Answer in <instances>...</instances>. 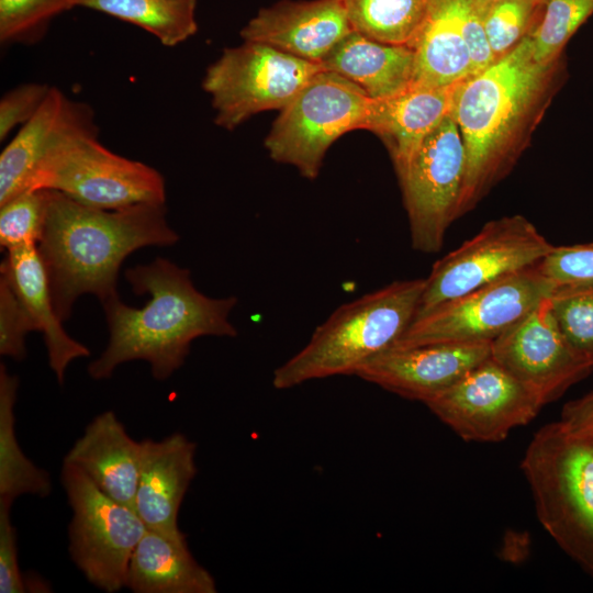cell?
I'll return each mask as SVG.
<instances>
[{"label":"cell","mask_w":593,"mask_h":593,"mask_svg":"<svg viewBox=\"0 0 593 593\" xmlns=\"http://www.w3.org/2000/svg\"><path fill=\"white\" fill-rule=\"evenodd\" d=\"M125 278L135 294L150 298L141 309L126 305L119 296L102 304L110 338L100 357L88 366L92 379H108L118 366L145 360L152 376L163 381L183 365L195 338L237 335L230 322L236 296L201 293L188 269L157 257L128 268Z\"/></svg>","instance_id":"cell-1"},{"label":"cell","mask_w":593,"mask_h":593,"mask_svg":"<svg viewBox=\"0 0 593 593\" xmlns=\"http://www.w3.org/2000/svg\"><path fill=\"white\" fill-rule=\"evenodd\" d=\"M178 239L166 220L165 204L143 203L109 211L49 190L37 250L58 317L68 320L81 294L91 293L101 304L119 296L118 273L130 254L146 246H171Z\"/></svg>","instance_id":"cell-2"},{"label":"cell","mask_w":593,"mask_h":593,"mask_svg":"<svg viewBox=\"0 0 593 593\" xmlns=\"http://www.w3.org/2000/svg\"><path fill=\"white\" fill-rule=\"evenodd\" d=\"M555 65L535 60L528 34L484 70L452 87L449 115L466 149L457 217L501 174L517 128L535 104Z\"/></svg>","instance_id":"cell-3"},{"label":"cell","mask_w":593,"mask_h":593,"mask_svg":"<svg viewBox=\"0 0 593 593\" xmlns=\"http://www.w3.org/2000/svg\"><path fill=\"white\" fill-rule=\"evenodd\" d=\"M425 278L396 280L338 306L306 345L279 366L272 385L286 390L358 368L390 348L414 320Z\"/></svg>","instance_id":"cell-4"},{"label":"cell","mask_w":593,"mask_h":593,"mask_svg":"<svg viewBox=\"0 0 593 593\" xmlns=\"http://www.w3.org/2000/svg\"><path fill=\"white\" fill-rule=\"evenodd\" d=\"M31 189L58 191L83 205L109 211L165 204L166 200L163 175L103 146L92 110L77 101L42 159Z\"/></svg>","instance_id":"cell-5"},{"label":"cell","mask_w":593,"mask_h":593,"mask_svg":"<svg viewBox=\"0 0 593 593\" xmlns=\"http://www.w3.org/2000/svg\"><path fill=\"white\" fill-rule=\"evenodd\" d=\"M521 468L542 528L593 579V441L560 419L548 423Z\"/></svg>","instance_id":"cell-6"},{"label":"cell","mask_w":593,"mask_h":593,"mask_svg":"<svg viewBox=\"0 0 593 593\" xmlns=\"http://www.w3.org/2000/svg\"><path fill=\"white\" fill-rule=\"evenodd\" d=\"M370 101L351 81L322 69L280 110L265 139L269 157L315 179L334 142L365 127Z\"/></svg>","instance_id":"cell-7"},{"label":"cell","mask_w":593,"mask_h":593,"mask_svg":"<svg viewBox=\"0 0 593 593\" xmlns=\"http://www.w3.org/2000/svg\"><path fill=\"white\" fill-rule=\"evenodd\" d=\"M323 68L264 43L225 48L202 80L216 125L234 130L250 116L283 109Z\"/></svg>","instance_id":"cell-8"},{"label":"cell","mask_w":593,"mask_h":593,"mask_svg":"<svg viewBox=\"0 0 593 593\" xmlns=\"http://www.w3.org/2000/svg\"><path fill=\"white\" fill-rule=\"evenodd\" d=\"M553 289L538 264L534 265L415 317L391 347L492 343L548 298Z\"/></svg>","instance_id":"cell-9"},{"label":"cell","mask_w":593,"mask_h":593,"mask_svg":"<svg viewBox=\"0 0 593 593\" xmlns=\"http://www.w3.org/2000/svg\"><path fill=\"white\" fill-rule=\"evenodd\" d=\"M61 483L72 510L69 552L74 563L98 589L120 591L146 525L134 508L110 497L75 465L63 463Z\"/></svg>","instance_id":"cell-10"},{"label":"cell","mask_w":593,"mask_h":593,"mask_svg":"<svg viewBox=\"0 0 593 593\" xmlns=\"http://www.w3.org/2000/svg\"><path fill=\"white\" fill-rule=\"evenodd\" d=\"M552 247L525 216H504L485 223L473 237L433 265L425 278L415 317L444 302L537 265Z\"/></svg>","instance_id":"cell-11"},{"label":"cell","mask_w":593,"mask_h":593,"mask_svg":"<svg viewBox=\"0 0 593 593\" xmlns=\"http://www.w3.org/2000/svg\"><path fill=\"white\" fill-rule=\"evenodd\" d=\"M465 171L462 136L448 114L398 172L415 250L434 254L441 249L446 232L457 219Z\"/></svg>","instance_id":"cell-12"},{"label":"cell","mask_w":593,"mask_h":593,"mask_svg":"<svg viewBox=\"0 0 593 593\" xmlns=\"http://www.w3.org/2000/svg\"><path fill=\"white\" fill-rule=\"evenodd\" d=\"M425 405L460 438L478 443L504 440L544 406L491 356Z\"/></svg>","instance_id":"cell-13"},{"label":"cell","mask_w":593,"mask_h":593,"mask_svg":"<svg viewBox=\"0 0 593 593\" xmlns=\"http://www.w3.org/2000/svg\"><path fill=\"white\" fill-rule=\"evenodd\" d=\"M491 357L544 405L593 372L561 333L549 296L492 342Z\"/></svg>","instance_id":"cell-14"},{"label":"cell","mask_w":593,"mask_h":593,"mask_svg":"<svg viewBox=\"0 0 593 593\" xmlns=\"http://www.w3.org/2000/svg\"><path fill=\"white\" fill-rule=\"evenodd\" d=\"M491 346L492 343H439L390 347L363 362L355 376L426 404L488 359Z\"/></svg>","instance_id":"cell-15"},{"label":"cell","mask_w":593,"mask_h":593,"mask_svg":"<svg viewBox=\"0 0 593 593\" xmlns=\"http://www.w3.org/2000/svg\"><path fill=\"white\" fill-rule=\"evenodd\" d=\"M351 31L343 0H283L259 10L240 36L320 64Z\"/></svg>","instance_id":"cell-16"},{"label":"cell","mask_w":593,"mask_h":593,"mask_svg":"<svg viewBox=\"0 0 593 593\" xmlns=\"http://www.w3.org/2000/svg\"><path fill=\"white\" fill-rule=\"evenodd\" d=\"M141 445L134 510L148 529L186 541L178 525V513L197 474V446L181 433L160 440L146 438Z\"/></svg>","instance_id":"cell-17"},{"label":"cell","mask_w":593,"mask_h":593,"mask_svg":"<svg viewBox=\"0 0 593 593\" xmlns=\"http://www.w3.org/2000/svg\"><path fill=\"white\" fill-rule=\"evenodd\" d=\"M141 441L133 439L113 411L97 415L64 458L116 502L134 508Z\"/></svg>","instance_id":"cell-18"},{"label":"cell","mask_w":593,"mask_h":593,"mask_svg":"<svg viewBox=\"0 0 593 593\" xmlns=\"http://www.w3.org/2000/svg\"><path fill=\"white\" fill-rule=\"evenodd\" d=\"M0 273L15 293L33 324L34 332L44 335L49 367L59 384H63L69 363L88 357L90 351L63 328L37 246L29 245L9 250L1 262Z\"/></svg>","instance_id":"cell-19"},{"label":"cell","mask_w":593,"mask_h":593,"mask_svg":"<svg viewBox=\"0 0 593 593\" xmlns=\"http://www.w3.org/2000/svg\"><path fill=\"white\" fill-rule=\"evenodd\" d=\"M452 87L411 86L393 97L371 99L363 130L382 138L396 172L406 166L428 133L449 114Z\"/></svg>","instance_id":"cell-20"},{"label":"cell","mask_w":593,"mask_h":593,"mask_svg":"<svg viewBox=\"0 0 593 593\" xmlns=\"http://www.w3.org/2000/svg\"><path fill=\"white\" fill-rule=\"evenodd\" d=\"M415 56L407 45H393L348 33L320 63L358 86L370 99L393 97L413 83Z\"/></svg>","instance_id":"cell-21"},{"label":"cell","mask_w":593,"mask_h":593,"mask_svg":"<svg viewBox=\"0 0 593 593\" xmlns=\"http://www.w3.org/2000/svg\"><path fill=\"white\" fill-rule=\"evenodd\" d=\"M410 47L415 56L412 86L452 87L473 75L455 0H426Z\"/></svg>","instance_id":"cell-22"},{"label":"cell","mask_w":593,"mask_h":593,"mask_svg":"<svg viewBox=\"0 0 593 593\" xmlns=\"http://www.w3.org/2000/svg\"><path fill=\"white\" fill-rule=\"evenodd\" d=\"M125 588L135 593H215L212 574L189 550L188 542L146 529L127 567Z\"/></svg>","instance_id":"cell-23"},{"label":"cell","mask_w":593,"mask_h":593,"mask_svg":"<svg viewBox=\"0 0 593 593\" xmlns=\"http://www.w3.org/2000/svg\"><path fill=\"white\" fill-rule=\"evenodd\" d=\"M75 101L51 87L37 112L0 154V204L31 189L35 172Z\"/></svg>","instance_id":"cell-24"},{"label":"cell","mask_w":593,"mask_h":593,"mask_svg":"<svg viewBox=\"0 0 593 593\" xmlns=\"http://www.w3.org/2000/svg\"><path fill=\"white\" fill-rule=\"evenodd\" d=\"M19 378L0 366V501L13 503L31 494L46 497L52 492L49 473L35 466L22 451L15 435L14 405Z\"/></svg>","instance_id":"cell-25"},{"label":"cell","mask_w":593,"mask_h":593,"mask_svg":"<svg viewBox=\"0 0 593 593\" xmlns=\"http://www.w3.org/2000/svg\"><path fill=\"white\" fill-rule=\"evenodd\" d=\"M79 7L137 25L168 47L198 30L197 0H81Z\"/></svg>","instance_id":"cell-26"},{"label":"cell","mask_w":593,"mask_h":593,"mask_svg":"<svg viewBox=\"0 0 593 593\" xmlns=\"http://www.w3.org/2000/svg\"><path fill=\"white\" fill-rule=\"evenodd\" d=\"M353 31L377 42L407 45L425 14L426 0H343Z\"/></svg>","instance_id":"cell-27"},{"label":"cell","mask_w":593,"mask_h":593,"mask_svg":"<svg viewBox=\"0 0 593 593\" xmlns=\"http://www.w3.org/2000/svg\"><path fill=\"white\" fill-rule=\"evenodd\" d=\"M549 302L564 338L593 369V283L555 287Z\"/></svg>","instance_id":"cell-28"},{"label":"cell","mask_w":593,"mask_h":593,"mask_svg":"<svg viewBox=\"0 0 593 593\" xmlns=\"http://www.w3.org/2000/svg\"><path fill=\"white\" fill-rule=\"evenodd\" d=\"M544 14L527 34L537 63L555 65L566 43L593 14V0H546Z\"/></svg>","instance_id":"cell-29"},{"label":"cell","mask_w":593,"mask_h":593,"mask_svg":"<svg viewBox=\"0 0 593 593\" xmlns=\"http://www.w3.org/2000/svg\"><path fill=\"white\" fill-rule=\"evenodd\" d=\"M48 202V189H30L0 204L1 249L37 246L44 232Z\"/></svg>","instance_id":"cell-30"},{"label":"cell","mask_w":593,"mask_h":593,"mask_svg":"<svg viewBox=\"0 0 593 593\" xmlns=\"http://www.w3.org/2000/svg\"><path fill=\"white\" fill-rule=\"evenodd\" d=\"M544 3L537 0H501L485 5L484 29L495 59L506 55L526 36Z\"/></svg>","instance_id":"cell-31"},{"label":"cell","mask_w":593,"mask_h":593,"mask_svg":"<svg viewBox=\"0 0 593 593\" xmlns=\"http://www.w3.org/2000/svg\"><path fill=\"white\" fill-rule=\"evenodd\" d=\"M81 0H0L1 43H22L38 35L53 18Z\"/></svg>","instance_id":"cell-32"},{"label":"cell","mask_w":593,"mask_h":593,"mask_svg":"<svg viewBox=\"0 0 593 593\" xmlns=\"http://www.w3.org/2000/svg\"><path fill=\"white\" fill-rule=\"evenodd\" d=\"M538 268L555 287L593 283V243L553 245Z\"/></svg>","instance_id":"cell-33"},{"label":"cell","mask_w":593,"mask_h":593,"mask_svg":"<svg viewBox=\"0 0 593 593\" xmlns=\"http://www.w3.org/2000/svg\"><path fill=\"white\" fill-rule=\"evenodd\" d=\"M34 332L33 324L15 293L0 277V354L15 360L26 356L25 336Z\"/></svg>","instance_id":"cell-34"},{"label":"cell","mask_w":593,"mask_h":593,"mask_svg":"<svg viewBox=\"0 0 593 593\" xmlns=\"http://www.w3.org/2000/svg\"><path fill=\"white\" fill-rule=\"evenodd\" d=\"M461 32L469 49L473 75L491 66L496 59L484 29L485 3L480 0H455Z\"/></svg>","instance_id":"cell-35"},{"label":"cell","mask_w":593,"mask_h":593,"mask_svg":"<svg viewBox=\"0 0 593 593\" xmlns=\"http://www.w3.org/2000/svg\"><path fill=\"white\" fill-rule=\"evenodd\" d=\"M51 86L40 82L22 83L0 100V139H5L19 125L25 124L40 109Z\"/></svg>","instance_id":"cell-36"},{"label":"cell","mask_w":593,"mask_h":593,"mask_svg":"<svg viewBox=\"0 0 593 593\" xmlns=\"http://www.w3.org/2000/svg\"><path fill=\"white\" fill-rule=\"evenodd\" d=\"M13 503L0 501V592L23 593L26 580L18 563L16 529L10 512Z\"/></svg>","instance_id":"cell-37"},{"label":"cell","mask_w":593,"mask_h":593,"mask_svg":"<svg viewBox=\"0 0 593 593\" xmlns=\"http://www.w3.org/2000/svg\"><path fill=\"white\" fill-rule=\"evenodd\" d=\"M560 421L593 441V390L566 403Z\"/></svg>","instance_id":"cell-38"},{"label":"cell","mask_w":593,"mask_h":593,"mask_svg":"<svg viewBox=\"0 0 593 593\" xmlns=\"http://www.w3.org/2000/svg\"><path fill=\"white\" fill-rule=\"evenodd\" d=\"M480 1L484 2L485 4H490V3H493V2H496V1H501V0H480ZM537 1L545 2L546 0H537Z\"/></svg>","instance_id":"cell-39"}]
</instances>
